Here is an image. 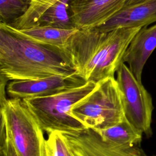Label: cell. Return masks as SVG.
<instances>
[{
  "label": "cell",
  "mask_w": 156,
  "mask_h": 156,
  "mask_svg": "<svg viewBox=\"0 0 156 156\" xmlns=\"http://www.w3.org/2000/svg\"><path fill=\"white\" fill-rule=\"evenodd\" d=\"M141 27L102 32L96 28L78 29L58 50L86 82L113 77L130 41Z\"/></svg>",
  "instance_id": "6da1fadb"
},
{
  "label": "cell",
  "mask_w": 156,
  "mask_h": 156,
  "mask_svg": "<svg viewBox=\"0 0 156 156\" xmlns=\"http://www.w3.org/2000/svg\"><path fill=\"white\" fill-rule=\"evenodd\" d=\"M0 156H20L7 131L1 124Z\"/></svg>",
  "instance_id": "ac0fdd59"
},
{
  "label": "cell",
  "mask_w": 156,
  "mask_h": 156,
  "mask_svg": "<svg viewBox=\"0 0 156 156\" xmlns=\"http://www.w3.org/2000/svg\"><path fill=\"white\" fill-rule=\"evenodd\" d=\"M30 6L27 12L13 23L11 26L18 29H27L37 25L39 19L45 11L58 2L70 0H30Z\"/></svg>",
  "instance_id": "9a60e30c"
},
{
  "label": "cell",
  "mask_w": 156,
  "mask_h": 156,
  "mask_svg": "<svg viewBox=\"0 0 156 156\" xmlns=\"http://www.w3.org/2000/svg\"><path fill=\"white\" fill-rule=\"evenodd\" d=\"M144 1H146V0H127V1L126 2L125 5H124V7H125L126 6H128V5H132V4H136V3Z\"/></svg>",
  "instance_id": "d6986e66"
},
{
  "label": "cell",
  "mask_w": 156,
  "mask_h": 156,
  "mask_svg": "<svg viewBox=\"0 0 156 156\" xmlns=\"http://www.w3.org/2000/svg\"><path fill=\"white\" fill-rule=\"evenodd\" d=\"M0 28L21 38L41 45L61 49L69 38L79 29H63L46 26H35L27 29H18L9 24L0 23Z\"/></svg>",
  "instance_id": "7c38bea8"
},
{
  "label": "cell",
  "mask_w": 156,
  "mask_h": 156,
  "mask_svg": "<svg viewBox=\"0 0 156 156\" xmlns=\"http://www.w3.org/2000/svg\"><path fill=\"white\" fill-rule=\"evenodd\" d=\"M127 0H70L69 10L79 29L97 27L121 10Z\"/></svg>",
  "instance_id": "ba28073f"
},
{
  "label": "cell",
  "mask_w": 156,
  "mask_h": 156,
  "mask_svg": "<svg viewBox=\"0 0 156 156\" xmlns=\"http://www.w3.org/2000/svg\"><path fill=\"white\" fill-rule=\"evenodd\" d=\"M156 22V0H146L126 6L105 23L95 27L108 32L124 27H143Z\"/></svg>",
  "instance_id": "30bf717a"
},
{
  "label": "cell",
  "mask_w": 156,
  "mask_h": 156,
  "mask_svg": "<svg viewBox=\"0 0 156 156\" xmlns=\"http://www.w3.org/2000/svg\"><path fill=\"white\" fill-rule=\"evenodd\" d=\"M116 72L126 118L143 134L150 136L154 109L151 94L125 63H121Z\"/></svg>",
  "instance_id": "8992f818"
},
{
  "label": "cell",
  "mask_w": 156,
  "mask_h": 156,
  "mask_svg": "<svg viewBox=\"0 0 156 156\" xmlns=\"http://www.w3.org/2000/svg\"><path fill=\"white\" fill-rule=\"evenodd\" d=\"M0 73L7 80L76 73L58 49L21 38L1 28Z\"/></svg>",
  "instance_id": "7a4b0ae2"
},
{
  "label": "cell",
  "mask_w": 156,
  "mask_h": 156,
  "mask_svg": "<svg viewBox=\"0 0 156 156\" xmlns=\"http://www.w3.org/2000/svg\"><path fill=\"white\" fill-rule=\"evenodd\" d=\"M36 26H46L63 29L76 27L71 18L69 2L62 1L48 8L40 17Z\"/></svg>",
  "instance_id": "5bb4252c"
},
{
  "label": "cell",
  "mask_w": 156,
  "mask_h": 156,
  "mask_svg": "<svg viewBox=\"0 0 156 156\" xmlns=\"http://www.w3.org/2000/svg\"><path fill=\"white\" fill-rule=\"evenodd\" d=\"M97 85L98 83L90 81L52 95L22 99L43 130L48 134L55 131L61 133L80 132L87 129L71 115V108L90 94Z\"/></svg>",
  "instance_id": "3957f363"
},
{
  "label": "cell",
  "mask_w": 156,
  "mask_h": 156,
  "mask_svg": "<svg viewBox=\"0 0 156 156\" xmlns=\"http://www.w3.org/2000/svg\"><path fill=\"white\" fill-rule=\"evenodd\" d=\"M87 82L76 73L53 75L34 79L15 80L7 85V93L10 98L43 97L79 87Z\"/></svg>",
  "instance_id": "52a82bcc"
},
{
  "label": "cell",
  "mask_w": 156,
  "mask_h": 156,
  "mask_svg": "<svg viewBox=\"0 0 156 156\" xmlns=\"http://www.w3.org/2000/svg\"><path fill=\"white\" fill-rule=\"evenodd\" d=\"M44 156H74L62 133L57 131L48 134L46 140Z\"/></svg>",
  "instance_id": "e0dca14e"
},
{
  "label": "cell",
  "mask_w": 156,
  "mask_h": 156,
  "mask_svg": "<svg viewBox=\"0 0 156 156\" xmlns=\"http://www.w3.org/2000/svg\"><path fill=\"white\" fill-rule=\"evenodd\" d=\"M30 0H0V23L9 24L28 10Z\"/></svg>",
  "instance_id": "2e32d148"
},
{
  "label": "cell",
  "mask_w": 156,
  "mask_h": 156,
  "mask_svg": "<svg viewBox=\"0 0 156 156\" xmlns=\"http://www.w3.org/2000/svg\"><path fill=\"white\" fill-rule=\"evenodd\" d=\"M105 143L116 147H129L139 144L143 133L132 126L125 118L110 127L94 131Z\"/></svg>",
  "instance_id": "4fadbf2b"
},
{
  "label": "cell",
  "mask_w": 156,
  "mask_h": 156,
  "mask_svg": "<svg viewBox=\"0 0 156 156\" xmlns=\"http://www.w3.org/2000/svg\"><path fill=\"white\" fill-rule=\"evenodd\" d=\"M156 48V24L144 26L134 36L122 58L136 79L141 82L143 68L147 59Z\"/></svg>",
  "instance_id": "8fae6325"
},
{
  "label": "cell",
  "mask_w": 156,
  "mask_h": 156,
  "mask_svg": "<svg viewBox=\"0 0 156 156\" xmlns=\"http://www.w3.org/2000/svg\"><path fill=\"white\" fill-rule=\"evenodd\" d=\"M70 113L86 129L94 131L121 122L126 117L115 76L99 81L90 94L72 106Z\"/></svg>",
  "instance_id": "277c9868"
},
{
  "label": "cell",
  "mask_w": 156,
  "mask_h": 156,
  "mask_svg": "<svg viewBox=\"0 0 156 156\" xmlns=\"http://www.w3.org/2000/svg\"><path fill=\"white\" fill-rule=\"evenodd\" d=\"M1 124L20 156H44V131L22 99L1 95Z\"/></svg>",
  "instance_id": "5b68a950"
},
{
  "label": "cell",
  "mask_w": 156,
  "mask_h": 156,
  "mask_svg": "<svg viewBox=\"0 0 156 156\" xmlns=\"http://www.w3.org/2000/svg\"><path fill=\"white\" fill-rule=\"evenodd\" d=\"M62 134L74 156H146L137 146L121 147L110 145L91 129Z\"/></svg>",
  "instance_id": "9c48e42d"
}]
</instances>
